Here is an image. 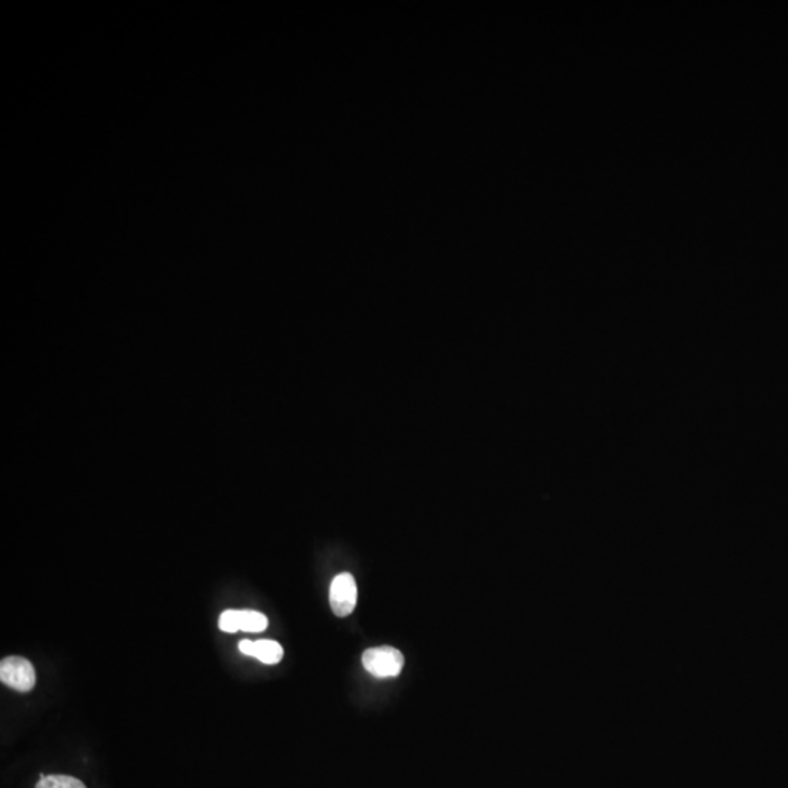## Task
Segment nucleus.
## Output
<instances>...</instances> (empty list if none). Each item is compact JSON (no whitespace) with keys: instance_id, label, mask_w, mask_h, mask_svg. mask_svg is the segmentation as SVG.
I'll use <instances>...</instances> for the list:
<instances>
[{"instance_id":"f257e3e1","label":"nucleus","mask_w":788,"mask_h":788,"mask_svg":"<svg viewBox=\"0 0 788 788\" xmlns=\"http://www.w3.org/2000/svg\"><path fill=\"white\" fill-rule=\"evenodd\" d=\"M362 664L376 678H396L405 666V657L398 648H370L362 654Z\"/></svg>"},{"instance_id":"f03ea898","label":"nucleus","mask_w":788,"mask_h":788,"mask_svg":"<svg viewBox=\"0 0 788 788\" xmlns=\"http://www.w3.org/2000/svg\"><path fill=\"white\" fill-rule=\"evenodd\" d=\"M0 680L18 692H30L35 686V671L27 659L18 656L6 657L0 663Z\"/></svg>"},{"instance_id":"7ed1b4c3","label":"nucleus","mask_w":788,"mask_h":788,"mask_svg":"<svg viewBox=\"0 0 788 788\" xmlns=\"http://www.w3.org/2000/svg\"><path fill=\"white\" fill-rule=\"evenodd\" d=\"M357 581L352 574L342 573L334 577L330 586V607L339 618H346L357 606Z\"/></svg>"},{"instance_id":"20e7f679","label":"nucleus","mask_w":788,"mask_h":788,"mask_svg":"<svg viewBox=\"0 0 788 788\" xmlns=\"http://www.w3.org/2000/svg\"><path fill=\"white\" fill-rule=\"evenodd\" d=\"M220 629L222 633H263L267 628V618L256 610H225L220 616Z\"/></svg>"},{"instance_id":"39448f33","label":"nucleus","mask_w":788,"mask_h":788,"mask_svg":"<svg viewBox=\"0 0 788 788\" xmlns=\"http://www.w3.org/2000/svg\"><path fill=\"white\" fill-rule=\"evenodd\" d=\"M239 652L246 656L256 657L265 664H277L284 657V648L279 643L272 640L250 641L243 640L239 644Z\"/></svg>"},{"instance_id":"423d86ee","label":"nucleus","mask_w":788,"mask_h":788,"mask_svg":"<svg viewBox=\"0 0 788 788\" xmlns=\"http://www.w3.org/2000/svg\"><path fill=\"white\" fill-rule=\"evenodd\" d=\"M35 788H87L82 781L69 775H42Z\"/></svg>"}]
</instances>
